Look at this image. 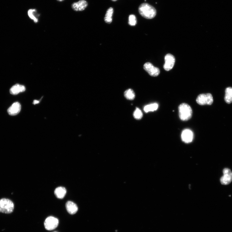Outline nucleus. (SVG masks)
Masks as SVG:
<instances>
[{
  "instance_id": "b1692460",
  "label": "nucleus",
  "mask_w": 232,
  "mask_h": 232,
  "mask_svg": "<svg viewBox=\"0 0 232 232\" xmlns=\"http://www.w3.org/2000/svg\"><path fill=\"white\" fill-rule=\"evenodd\" d=\"M112 1H117V0H112Z\"/></svg>"
},
{
  "instance_id": "1a4fd4ad",
  "label": "nucleus",
  "mask_w": 232,
  "mask_h": 232,
  "mask_svg": "<svg viewBox=\"0 0 232 232\" xmlns=\"http://www.w3.org/2000/svg\"><path fill=\"white\" fill-rule=\"evenodd\" d=\"M181 138L182 141L186 143L192 142L194 138V134L192 131L189 129L184 130L181 133Z\"/></svg>"
},
{
  "instance_id": "39448f33",
  "label": "nucleus",
  "mask_w": 232,
  "mask_h": 232,
  "mask_svg": "<svg viewBox=\"0 0 232 232\" xmlns=\"http://www.w3.org/2000/svg\"><path fill=\"white\" fill-rule=\"evenodd\" d=\"M58 223V219L53 217L50 216L46 219L44 222V225L46 230L51 231L56 228Z\"/></svg>"
},
{
  "instance_id": "9b49d317",
  "label": "nucleus",
  "mask_w": 232,
  "mask_h": 232,
  "mask_svg": "<svg viewBox=\"0 0 232 232\" xmlns=\"http://www.w3.org/2000/svg\"><path fill=\"white\" fill-rule=\"evenodd\" d=\"M21 106L18 102L14 103L11 107L8 109V112L10 116L16 115L20 112Z\"/></svg>"
},
{
  "instance_id": "f257e3e1",
  "label": "nucleus",
  "mask_w": 232,
  "mask_h": 232,
  "mask_svg": "<svg viewBox=\"0 0 232 232\" xmlns=\"http://www.w3.org/2000/svg\"><path fill=\"white\" fill-rule=\"evenodd\" d=\"M140 14L144 18L151 19L155 17L157 13L155 8L152 5L147 3H143L140 5Z\"/></svg>"
},
{
  "instance_id": "9d476101",
  "label": "nucleus",
  "mask_w": 232,
  "mask_h": 232,
  "mask_svg": "<svg viewBox=\"0 0 232 232\" xmlns=\"http://www.w3.org/2000/svg\"><path fill=\"white\" fill-rule=\"evenodd\" d=\"M88 3L85 0H80L77 2L74 3L72 5V8L76 12L84 10L87 7Z\"/></svg>"
},
{
  "instance_id": "4468645a",
  "label": "nucleus",
  "mask_w": 232,
  "mask_h": 232,
  "mask_svg": "<svg viewBox=\"0 0 232 232\" xmlns=\"http://www.w3.org/2000/svg\"><path fill=\"white\" fill-rule=\"evenodd\" d=\"M66 190L65 188L62 187H57L55 190V194L59 199H62L64 197L66 194Z\"/></svg>"
},
{
  "instance_id": "7ed1b4c3",
  "label": "nucleus",
  "mask_w": 232,
  "mask_h": 232,
  "mask_svg": "<svg viewBox=\"0 0 232 232\" xmlns=\"http://www.w3.org/2000/svg\"><path fill=\"white\" fill-rule=\"evenodd\" d=\"M14 208V204L11 200L6 198L0 199V212L10 214L13 212Z\"/></svg>"
},
{
  "instance_id": "aec40b11",
  "label": "nucleus",
  "mask_w": 232,
  "mask_h": 232,
  "mask_svg": "<svg viewBox=\"0 0 232 232\" xmlns=\"http://www.w3.org/2000/svg\"><path fill=\"white\" fill-rule=\"evenodd\" d=\"M134 118L138 120L141 119L143 116V114L140 109L137 108L134 111L133 114Z\"/></svg>"
},
{
  "instance_id": "f3484780",
  "label": "nucleus",
  "mask_w": 232,
  "mask_h": 232,
  "mask_svg": "<svg viewBox=\"0 0 232 232\" xmlns=\"http://www.w3.org/2000/svg\"><path fill=\"white\" fill-rule=\"evenodd\" d=\"M37 10L35 9H30L28 11V15L29 17L32 19L35 23L38 22V15L36 14Z\"/></svg>"
},
{
  "instance_id": "0eeeda50",
  "label": "nucleus",
  "mask_w": 232,
  "mask_h": 232,
  "mask_svg": "<svg viewBox=\"0 0 232 232\" xmlns=\"http://www.w3.org/2000/svg\"><path fill=\"white\" fill-rule=\"evenodd\" d=\"M165 63L164 66V70L169 71L174 67L175 63V58L174 55L170 54H167L165 57Z\"/></svg>"
},
{
  "instance_id": "4be33fe9",
  "label": "nucleus",
  "mask_w": 232,
  "mask_h": 232,
  "mask_svg": "<svg viewBox=\"0 0 232 232\" xmlns=\"http://www.w3.org/2000/svg\"><path fill=\"white\" fill-rule=\"evenodd\" d=\"M40 103V101H38V100H35L34 101H33V104L34 105L37 104H38V103Z\"/></svg>"
},
{
  "instance_id": "6e6552de",
  "label": "nucleus",
  "mask_w": 232,
  "mask_h": 232,
  "mask_svg": "<svg viewBox=\"0 0 232 232\" xmlns=\"http://www.w3.org/2000/svg\"><path fill=\"white\" fill-rule=\"evenodd\" d=\"M223 174L220 179V183L223 185H228L232 181V172L230 169L226 168L223 170Z\"/></svg>"
},
{
  "instance_id": "20e7f679",
  "label": "nucleus",
  "mask_w": 232,
  "mask_h": 232,
  "mask_svg": "<svg viewBox=\"0 0 232 232\" xmlns=\"http://www.w3.org/2000/svg\"><path fill=\"white\" fill-rule=\"evenodd\" d=\"M196 101L198 104L200 105H211L214 101L213 97L209 93L199 95Z\"/></svg>"
},
{
  "instance_id": "2eb2a0df",
  "label": "nucleus",
  "mask_w": 232,
  "mask_h": 232,
  "mask_svg": "<svg viewBox=\"0 0 232 232\" xmlns=\"http://www.w3.org/2000/svg\"><path fill=\"white\" fill-rule=\"evenodd\" d=\"M114 12V10L112 8L110 7L108 8L106 12L104 20L108 24H110L112 21V16Z\"/></svg>"
},
{
  "instance_id": "423d86ee",
  "label": "nucleus",
  "mask_w": 232,
  "mask_h": 232,
  "mask_svg": "<svg viewBox=\"0 0 232 232\" xmlns=\"http://www.w3.org/2000/svg\"><path fill=\"white\" fill-rule=\"evenodd\" d=\"M144 68L152 77H157L160 73V70L149 62L145 63L144 66Z\"/></svg>"
},
{
  "instance_id": "dca6fc26",
  "label": "nucleus",
  "mask_w": 232,
  "mask_h": 232,
  "mask_svg": "<svg viewBox=\"0 0 232 232\" xmlns=\"http://www.w3.org/2000/svg\"><path fill=\"white\" fill-rule=\"evenodd\" d=\"M224 99L228 104H230L232 102V88L229 87L226 89Z\"/></svg>"
},
{
  "instance_id": "f03ea898",
  "label": "nucleus",
  "mask_w": 232,
  "mask_h": 232,
  "mask_svg": "<svg viewBox=\"0 0 232 232\" xmlns=\"http://www.w3.org/2000/svg\"><path fill=\"white\" fill-rule=\"evenodd\" d=\"M179 116L183 121H187L191 118L192 114V109L186 103H182L179 107Z\"/></svg>"
},
{
  "instance_id": "ddd939ff",
  "label": "nucleus",
  "mask_w": 232,
  "mask_h": 232,
  "mask_svg": "<svg viewBox=\"0 0 232 232\" xmlns=\"http://www.w3.org/2000/svg\"><path fill=\"white\" fill-rule=\"evenodd\" d=\"M25 90H26V88L24 86L17 84L11 88L10 92L11 94L13 95H16L21 92H24Z\"/></svg>"
},
{
  "instance_id": "393cba45",
  "label": "nucleus",
  "mask_w": 232,
  "mask_h": 232,
  "mask_svg": "<svg viewBox=\"0 0 232 232\" xmlns=\"http://www.w3.org/2000/svg\"></svg>"
},
{
  "instance_id": "412c9836",
  "label": "nucleus",
  "mask_w": 232,
  "mask_h": 232,
  "mask_svg": "<svg viewBox=\"0 0 232 232\" xmlns=\"http://www.w3.org/2000/svg\"><path fill=\"white\" fill-rule=\"evenodd\" d=\"M129 24L131 26H135L137 23V19L136 16L130 15L129 17Z\"/></svg>"
},
{
  "instance_id": "f8f14e48",
  "label": "nucleus",
  "mask_w": 232,
  "mask_h": 232,
  "mask_svg": "<svg viewBox=\"0 0 232 232\" xmlns=\"http://www.w3.org/2000/svg\"><path fill=\"white\" fill-rule=\"evenodd\" d=\"M66 208L67 211L69 214H74L77 213L78 209L77 205L71 201H68L66 204Z\"/></svg>"
},
{
  "instance_id": "6ab92c4d",
  "label": "nucleus",
  "mask_w": 232,
  "mask_h": 232,
  "mask_svg": "<svg viewBox=\"0 0 232 232\" xmlns=\"http://www.w3.org/2000/svg\"><path fill=\"white\" fill-rule=\"evenodd\" d=\"M124 96L126 98L130 100H133L135 97V92L131 89H128L125 91Z\"/></svg>"
},
{
  "instance_id": "a211bd4d",
  "label": "nucleus",
  "mask_w": 232,
  "mask_h": 232,
  "mask_svg": "<svg viewBox=\"0 0 232 232\" xmlns=\"http://www.w3.org/2000/svg\"><path fill=\"white\" fill-rule=\"evenodd\" d=\"M158 107V105L157 103H153L145 106L144 110L145 113H147L149 112H153L157 110Z\"/></svg>"
},
{
  "instance_id": "5701e85b",
  "label": "nucleus",
  "mask_w": 232,
  "mask_h": 232,
  "mask_svg": "<svg viewBox=\"0 0 232 232\" xmlns=\"http://www.w3.org/2000/svg\"><path fill=\"white\" fill-rule=\"evenodd\" d=\"M57 1H59L61 2V1H64V0H57Z\"/></svg>"
}]
</instances>
